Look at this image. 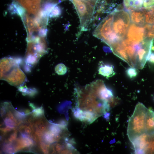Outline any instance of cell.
<instances>
[{
  "label": "cell",
  "instance_id": "obj_1",
  "mask_svg": "<svg viewBox=\"0 0 154 154\" xmlns=\"http://www.w3.org/2000/svg\"><path fill=\"white\" fill-rule=\"evenodd\" d=\"M76 104L73 110L74 116L88 123H92L107 113L117 100L112 90L100 79L76 88Z\"/></svg>",
  "mask_w": 154,
  "mask_h": 154
},
{
  "label": "cell",
  "instance_id": "obj_2",
  "mask_svg": "<svg viewBox=\"0 0 154 154\" xmlns=\"http://www.w3.org/2000/svg\"><path fill=\"white\" fill-rule=\"evenodd\" d=\"M20 59L9 57L0 60V79L17 87L22 86L27 81L25 74L19 66Z\"/></svg>",
  "mask_w": 154,
  "mask_h": 154
},
{
  "label": "cell",
  "instance_id": "obj_3",
  "mask_svg": "<svg viewBox=\"0 0 154 154\" xmlns=\"http://www.w3.org/2000/svg\"><path fill=\"white\" fill-rule=\"evenodd\" d=\"M147 110L141 103L138 102L136 105L129 119L127 128V135L131 142L145 132V121Z\"/></svg>",
  "mask_w": 154,
  "mask_h": 154
},
{
  "label": "cell",
  "instance_id": "obj_4",
  "mask_svg": "<svg viewBox=\"0 0 154 154\" xmlns=\"http://www.w3.org/2000/svg\"><path fill=\"white\" fill-rule=\"evenodd\" d=\"M45 37L33 36L27 38V45L25 61L27 65L35 64L46 53L47 46Z\"/></svg>",
  "mask_w": 154,
  "mask_h": 154
},
{
  "label": "cell",
  "instance_id": "obj_5",
  "mask_svg": "<svg viewBox=\"0 0 154 154\" xmlns=\"http://www.w3.org/2000/svg\"><path fill=\"white\" fill-rule=\"evenodd\" d=\"M112 13V30L117 38V43L125 37L131 23V19L127 10L116 9Z\"/></svg>",
  "mask_w": 154,
  "mask_h": 154
},
{
  "label": "cell",
  "instance_id": "obj_6",
  "mask_svg": "<svg viewBox=\"0 0 154 154\" xmlns=\"http://www.w3.org/2000/svg\"><path fill=\"white\" fill-rule=\"evenodd\" d=\"M79 16L81 31H86L92 20L95 5L91 2L83 0H71Z\"/></svg>",
  "mask_w": 154,
  "mask_h": 154
},
{
  "label": "cell",
  "instance_id": "obj_7",
  "mask_svg": "<svg viewBox=\"0 0 154 154\" xmlns=\"http://www.w3.org/2000/svg\"><path fill=\"white\" fill-rule=\"evenodd\" d=\"M131 143L135 154H154V134L145 132Z\"/></svg>",
  "mask_w": 154,
  "mask_h": 154
},
{
  "label": "cell",
  "instance_id": "obj_8",
  "mask_svg": "<svg viewBox=\"0 0 154 154\" xmlns=\"http://www.w3.org/2000/svg\"><path fill=\"white\" fill-rule=\"evenodd\" d=\"M19 2L30 14H37L40 10L41 0H15Z\"/></svg>",
  "mask_w": 154,
  "mask_h": 154
},
{
  "label": "cell",
  "instance_id": "obj_9",
  "mask_svg": "<svg viewBox=\"0 0 154 154\" xmlns=\"http://www.w3.org/2000/svg\"><path fill=\"white\" fill-rule=\"evenodd\" d=\"M131 22L139 26H143L145 23L144 13L142 8L128 11Z\"/></svg>",
  "mask_w": 154,
  "mask_h": 154
},
{
  "label": "cell",
  "instance_id": "obj_10",
  "mask_svg": "<svg viewBox=\"0 0 154 154\" xmlns=\"http://www.w3.org/2000/svg\"><path fill=\"white\" fill-rule=\"evenodd\" d=\"M98 70L99 74L107 78L113 76L116 74L113 65L102 61L99 62Z\"/></svg>",
  "mask_w": 154,
  "mask_h": 154
},
{
  "label": "cell",
  "instance_id": "obj_11",
  "mask_svg": "<svg viewBox=\"0 0 154 154\" xmlns=\"http://www.w3.org/2000/svg\"><path fill=\"white\" fill-rule=\"evenodd\" d=\"M145 132L149 134H154V111L148 109L145 121Z\"/></svg>",
  "mask_w": 154,
  "mask_h": 154
},
{
  "label": "cell",
  "instance_id": "obj_12",
  "mask_svg": "<svg viewBox=\"0 0 154 154\" xmlns=\"http://www.w3.org/2000/svg\"><path fill=\"white\" fill-rule=\"evenodd\" d=\"M145 0H123V5L128 11L143 7Z\"/></svg>",
  "mask_w": 154,
  "mask_h": 154
},
{
  "label": "cell",
  "instance_id": "obj_13",
  "mask_svg": "<svg viewBox=\"0 0 154 154\" xmlns=\"http://www.w3.org/2000/svg\"><path fill=\"white\" fill-rule=\"evenodd\" d=\"M8 9L12 14H17L22 18L25 14V11L17 2L13 1L9 6Z\"/></svg>",
  "mask_w": 154,
  "mask_h": 154
},
{
  "label": "cell",
  "instance_id": "obj_14",
  "mask_svg": "<svg viewBox=\"0 0 154 154\" xmlns=\"http://www.w3.org/2000/svg\"><path fill=\"white\" fill-rule=\"evenodd\" d=\"M2 149L5 153L9 154H12L17 152L15 145L11 143L4 145L3 146Z\"/></svg>",
  "mask_w": 154,
  "mask_h": 154
},
{
  "label": "cell",
  "instance_id": "obj_15",
  "mask_svg": "<svg viewBox=\"0 0 154 154\" xmlns=\"http://www.w3.org/2000/svg\"><path fill=\"white\" fill-rule=\"evenodd\" d=\"M55 70L56 72L58 75H63L66 73L67 69L64 64L62 63H60L55 66Z\"/></svg>",
  "mask_w": 154,
  "mask_h": 154
},
{
  "label": "cell",
  "instance_id": "obj_16",
  "mask_svg": "<svg viewBox=\"0 0 154 154\" xmlns=\"http://www.w3.org/2000/svg\"><path fill=\"white\" fill-rule=\"evenodd\" d=\"M32 115L35 119L41 117L44 114V110L42 106L37 108L31 112Z\"/></svg>",
  "mask_w": 154,
  "mask_h": 154
},
{
  "label": "cell",
  "instance_id": "obj_17",
  "mask_svg": "<svg viewBox=\"0 0 154 154\" xmlns=\"http://www.w3.org/2000/svg\"><path fill=\"white\" fill-rule=\"evenodd\" d=\"M137 69L133 67L128 68L125 72L128 77L130 79H132L136 77L137 75Z\"/></svg>",
  "mask_w": 154,
  "mask_h": 154
},
{
  "label": "cell",
  "instance_id": "obj_18",
  "mask_svg": "<svg viewBox=\"0 0 154 154\" xmlns=\"http://www.w3.org/2000/svg\"><path fill=\"white\" fill-rule=\"evenodd\" d=\"M61 10L60 7L56 5L49 14L48 17L54 18L59 17L61 14Z\"/></svg>",
  "mask_w": 154,
  "mask_h": 154
},
{
  "label": "cell",
  "instance_id": "obj_19",
  "mask_svg": "<svg viewBox=\"0 0 154 154\" xmlns=\"http://www.w3.org/2000/svg\"><path fill=\"white\" fill-rule=\"evenodd\" d=\"M4 122L7 126H9L12 128L13 130L16 129V127L17 124L12 119L7 116L4 119Z\"/></svg>",
  "mask_w": 154,
  "mask_h": 154
},
{
  "label": "cell",
  "instance_id": "obj_20",
  "mask_svg": "<svg viewBox=\"0 0 154 154\" xmlns=\"http://www.w3.org/2000/svg\"><path fill=\"white\" fill-rule=\"evenodd\" d=\"M7 116L8 117H9L12 120H13L18 125H19V123L17 119L14 116L13 114H12V112L9 110L8 111L7 113Z\"/></svg>",
  "mask_w": 154,
  "mask_h": 154
},
{
  "label": "cell",
  "instance_id": "obj_21",
  "mask_svg": "<svg viewBox=\"0 0 154 154\" xmlns=\"http://www.w3.org/2000/svg\"><path fill=\"white\" fill-rule=\"evenodd\" d=\"M17 136V131L15 129L14 132L10 135L9 137L8 138L7 141L10 143L12 142L13 141L16 139Z\"/></svg>",
  "mask_w": 154,
  "mask_h": 154
},
{
  "label": "cell",
  "instance_id": "obj_22",
  "mask_svg": "<svg viewBox=\"0 0 154 154\" xmlns=\"http://www.w3.org/2000/svg\"><path fill=\"white\" fill-rule=\"evenodd\" d=\"M154 5V0H145L143 4V7H150Z\"/></svg>",
  "mask_w": 154,
  "mask_h": 154
},
{
  "label": "cell",
  "instance_id": "obj_23",
  "mask_svg": "<svg viewBox=\"0 0 154 154\" xmlns=\"http://www.w3.org/2000/svg\"><path fill=\"white\" fill-rule=\"evenodd\" d=\"M147 60L151 63L154 64V52H151L148 56Z\"/></svg>",
  "mask_w": 154,
  "mask_h": 154
},
{
  "label": "cell",
  "instance_id": "obj_24",
  "mask_svg": "<svg viewBox=\"0 0 154 154\" xmlns=\"http://www.w3.org/2000/svg\"><path fill=\"white\" fill-rule=\"evenodd\" d=\"M29 105L32 108L33 110H35L37 108L36 106L33 103H29Z\"/></svg>",
  "mask_w": 154,
  "mask_h": 154
},
{
  "label": "cell",
  "instance_id": "obj_25",
  "mask_svg": "<svg viewBox=\"0 0 154 154\" xmlns=\"http://www.w3.org/2000/svg\"><path fill=\"white\" fill-rule=\"evenodd\" d=\"M153 48H154V47H153ZM153 49V48H152H152H151V49Z\"/></svg>",
  "mask_w": 154,
  "mask_h": 154
}]
</instances>
